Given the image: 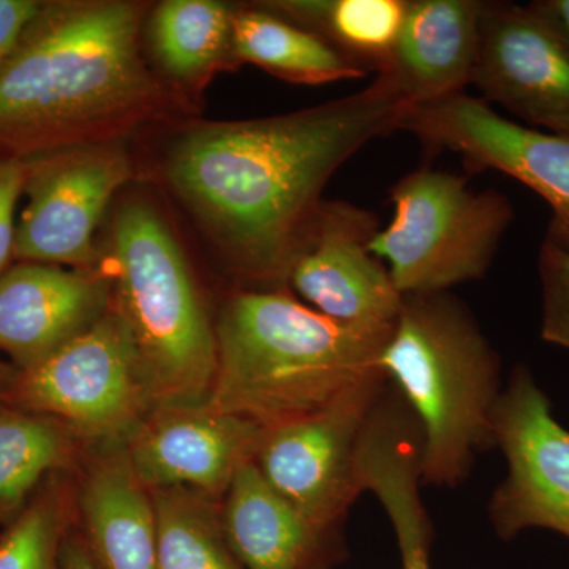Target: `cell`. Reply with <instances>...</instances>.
Returning a JSON list of instances; mask_svg holds the SVG:
<instances>
[{
	"instance_id": "1",
	"label": "cell",
	"mask_w": 569,
	"mask_h": 569,
	"mask_svg": "<svg viewBox=\"0 0 569 569\" xmlns=\"http://www.w3.org/2000/svg\"><path fill=\"white\" fill-rule=\"evenodd\" d=\"M411 104L383 74L361 91L288 114L197 122L176 134L162 174L247 288H288L332 176Z\"/></svg>"
},
{
	"instance_id": "2",
	"label": "cell",
	"mask_w": 569,
	"mask_h": 569,
	"mask_svg": "<svg viewBox=\"0 0 569 569\" xmlns=\"http://www.w3.org/2000/svg\"><path fill=\"white\" fill-rule=\"evenodd\" d=\"M146 7L40 2L0 61V157L28 160L118 140L173 99L142 56Z\"/></svg>"
},
{
	"instance_id": "3",
	"label": "cell",
	"mask_w": 569,
	"mask_h": 569,
	"mask_svg": "<svg viewBox=\"0 0 569 569\" xmlns=\"http://www.w3.org/2000/svg\"><path fill=\"white\" fill-rule=\"evenodd\" d=\"M209 406L263 430L309 417L381 376L389 328L339 323L288 288H239L216 321Z\"/></svg>"
},
{
	"instance_id": "4",
	"label": "cell",
	"mask_w": 569,
	"mask_h": 569,
	"mask_svg": "<svg viewBox=\"0 0 569 569\" xmlns=\"http://www.w3.org/2000/svg\"><path fill=\"white\" fill-rule=\"evenodd\" d=\"M422 430V482L456 488L481 449L493 447L501 391L497 351L456 296H403L380 359Z\"/></svg>"
},
{
	"instance_id": "5",
	"label": "cell",
	"mask_w": 569,
	"mask_h": 569,
	"mask_svg": "<svg viewBox=\"0 0 569 569\" xmlns=\"http://www.w3.org/2000/svg\"><path fill=\"white\" fill-rule=\"evenodd\" d=\"M103 271L111 309L129 328L156 408L209 403L216 326L173 228L149 198L119 203Z\"/></svg>"
},
{
	"instance_id": "6",
	"label": "cell",
	"mask_w": 569,
	"mask_h": 569,
	"mask_svg": "<svg viewBox=\"0 0 569 569\" xmlns=\"http://www.w3.org/2000/svg\"><path fill=\"white\" fill-rule=\"evenodd\" d=\"M391 222L370 241L403 296L443 293L489 271L515 219L507 194L471 190L467 178L433 168L403 176L389 190Z\"/></svg>"
},
{
	"instance_id": "7",
	"label": "cell",
	"mask_w": 569,
	"mask_h": 569,
	"mask_svg": "<svg viewBox=\"0 0 569 569\" xmlns=\"http://www.w3.org/2000/svg\"><path fill=\"white\" fill-rule=\"evenodd\" d=\"M9 407L61 422L89 451L126 448L156 402L129 328L111 309L39 365L20 370Z\"/></svg>"
},
{
	"instance_id": "8",
	"label": "cell",
	"mask_w": 569,
	"mask_h": 569,
	"mask_svg": "<svg viewBox=\"0 0 569 569\" xmlns=\"http://www.w3.org/2000/svg\"><path fill=\"white\" fill-rule=\"evenodd\" d=\"M14 261L96 269L97 228L133 178L126 138L84 142L28 160Z\"/></svg>"
},
{
	"instance_id": "9",
	"label": "cell",
	"mask_w": 569,
	"mask_h": 569,
	"mask_svg": "<svg viewBox=\"0 0 569 569\" xmlns=\"http://www.w3.org/2000/svg\"><path fill=\"white\" fill-rule=\"evenodd\" d=\"M385 373L369 378L309 417L263 430L253 463L269 486L320 529L337 530L361 496L356 477L359 438Z\"/></svg>"
},
{
	"instance_id": "10",
	"label": "cell",
	"mask_w": 569,
	"mask_h": 569,
	"mask_svg": "<svg viewBox=\"0 0 569 569\" xmlns=\"http://www.w3.org/2000/svg\"><path fill=\"white\" fill-rule=\"evenodd\" d=\"M399 130L432 149L462 157L473 173L493 170L529 187L549 204L546 241L569 252V137L509 121L466 92L411 107Z\"/></svg>"
},
{
	"instance_id": "11",
	"label": "cell",
	"mask_w": 569,
	"mask_h": 569,
	"mask_svg": "<svg viewBox=\"0 0 569 569\" xmlns=\"http://www.w3.org/2000/svg\"><path fill=\"white\" fill-rule=\"evenodd\" d=\"M492 438L508 467L489 503L498 537L545 529L569 539V430L527 366H516L501 391Z\"/></svg>"
},
{
	"instance_id": "12",
	"label": "cell",
	"mask_w": 569,
	"mask_h": 569,
	"mask_svg": "<svg viewBox=\"0 0 569 569\" xmlns=\"http://www.w3.org/2000/svg\"><path fill=\"white\" fill-rule=\"evenodd\" d=\"M378 230V217L369 209L325 200L309 241L288 276V290L293 288L305 305L339 323L395 326L403 295L387 264L370 252Z\"/></svg>"
},
{
	"instance_id": "13",
	"label": "cell",
	"mask_w": 569,
	"mask_h": 569,
	"mask_svg": "<svg viewBox=\"0 0 569 569\" xmlns=\"http://www.w3.org/2000/svg\"><path fill=\"white\" fill-rule=\"evenodd\" d=\"M471 84L545 132L569 137V48L531 6L485 2Z\"/></svg>"
},
{
	"instance_id": "14",
	"label": "cell",
	"mask_w": 569,
	"mask_h": 569,
	"mask_svg": "<svg viewBox=\"0 0 569 569\" xmlns=\"http://www.w3.org/2000/svg\"><path fill=\"white\" fill-rule=\"evenodd\" d=\"M263 429L204 403L156 408L127 443L149 490L189 489L223 498L239 468L253 460Z\"/></svg>"
},
{
	"instance_id": "15",
	"label": "cell",
	"mask_w": 569,
	"mask_h": 569,
	"mask_svg": "<svg viewBox=\"0 0 569 569\" xmlns=\"http://www.w3.org/2000/svg\"><path fill=\"white\" fill-rule=\"evenodd\" d=\"M110 307L103 269L17 261L0 276V353L29 369L88 331Z\"/></svg>"
},
{
	"instance_id": "16",
	"label": "cell",
	"mask_w": 569,
	"mask_h": 569,
	"mask_svg": "<svg viewBox=\"0 0 569 569\" xmlns=\"http://www.w3.org/2000/svg\"><path fill=\"white\" fill-rule=\"evenodd\" d=\"M482 0H408L383 74L411 107L466 92L473 80Z\"/></svg>"
},
{
	"instance_id": "17",
	"label": "cell",
	"mask_w": 569,
	"mask_h": 569,
	"mask_svg": "<svg viewBox=\"0 0 569 569\" xmlns=\"http://www.w3.org/2000/svg\"><path fill=\"white\" fill-rule=\"evenodd\" d=\"M222 527L244 569H328L342 557L336 530L310 522L261 477L253 460L223 497Z\"/></svg>"
},
{
	"instance_id": "18",
	"label": "cell",
	"mask_w": 569,
	"mask_h": 569,
	"mask_svg": "<svg viewBox=\"0 0 569 569\" xmlns=\"http://www.w3.org/2000/svg\"><path fill=\"white\" fill-rule=\"evenodd\" d=\"M78 508L97 569H156L152 493L134 473L127 448L91 452Z\"/></svg>"
},
{
	"instance_id": "19",
	"label": "cell",
	"mask_w": 569,
	"mask_h": 569,
	"mask_svg": "<svg viewBox=\"0 0 569 569\" xmlns=\"http://www.w3.org/2000/svg\"><path fill=\"white\" fill-rule=\"evenodd\" d=\"M234 9L217 0H164L153 7L142 39L164 84L201 91L216 71L236 67Z\"/></svg>"
},
{
	"instance_id": "20",
	"label": "cell",
	"mask_w": 569,
	"mask_h": 569,
	"mask_svg": "<svg viewBox=\"0 0 569 569\" xmlns=\"http://www.w3.org/2000/svg\"><path fill=\"white\" fill-rule=\"evenodd\" d=\"M231 51L236 67L252 63L296 84L358 80L370 71L263 2L236 7Z\"/></svg>"
},
{
	"instance_id": "21",
	"label": "cell",
	"mask_w": 569,
	"mask_h": 569,
	"mask_svg": "<svg viewBox=\"0 0 569 569\" xmlns=\"http://www.w3.org/2000/svg\"><path fill=\"white\" fill-rule=\"evenodd\" d=\"M82 449L56 419L0 408V522L17 518L48 477L78 462Z\"/></svg>"
},
{
	"instance_id": "22",
	"label": "cell",
	"mask_w": 569,
	"mask_h": 569,
	"mask_svg": "<svg viewBox=\"0 0 569 569\" xmlns=\"http://www.w3.org/2000/svg\"><path fill=\"white\" fill-rule=\"evenodd\" d=\"M323 37L348 58L380 71L395 50L408 0H277L263 2Z\"/></svg>"
},
{
	"instance_id": "23",
	"label": "cell",
	"mask_w": 569,
	"mask_h": 569,
	"mask_svg": "<svg viewBox=\"0 0 569 569\" xmlns=\"http://www.w3.org/2000/svg\"><path fill=\"white\" fill-rule=\"evenodd\" d=\"M156 569H244L228 545L213 498L189 489L152 490Z\"/></svg>"
},
{
	"instance_id": "24",
	"label": "cell",
	"mask_w": 569,
	"mask_h": 569,
	"mask_svg": "<svg viewBox=\"0 0 569 569\" xmlns=\"http://www.w3.org/2000/svg\"><path fill=\"white\" fill-rule=\"evenodd\" d=\"M69 526V490L58 479L44 481L0 535V569H62Z\"/></svg>"
},
{
	"instance_id": "25",
	"label": "cell",
	"mask_w": 569,
	"mask_h": 569,
	"mask_svg": "<svg viewBox=\"0 0 569 569\" xmlns=\"http://www.w3.org/2000/svg\"><path fill=\"white\" fill-rule=\"evenodd\" d=\"M419 485L421 475L410 463L383 467L370 481V492L387 511L395 530L402 569H432V526L419 493Z\"/></svg>"
},
{
	"instance_id": "26",
	"label": "cell",
	"mask_w": 569,
	"mask_h": 569,
	"mask_svg": "<svg viewBox=\"0 0 569 569\" xmlns=\"http://www.w3.org/2000/svg\"><path fill=\"white\" fill-rule=\"evenodd\" d=\"M538 272L542 340L569 351V252L545 239L539 249Z\"/></svg>"
},
{
	"instance_id": "27",
	"label": "cell",
	"mask_w": 569,
	"mask_h": 569,
	"mask_svg": "<svg viewBox=\"0 0 569 569\" xmlns=\"http://www.w3.org/2000/svg\"><path fill=\"white\" fill-rule=\"evenodd\" d=\"M28 163L0 157V276L13 264L18 201L24 194Z\"/></svg>"
},
{
	"instance_id": "28",
	"label": "cell",
	"mask_w": 569,
	"mask_h": 569,
	"mask_svg": "<svg viewBox=\"0 0 569 569\" xmlns=\"http://www.w3.org/2000/svg\"><path fill=\"white\" fill-rule=\"evenodd\" d=\"M37 0H0V61L39 10Z\"/></svg>"
},
{
	"instance_id": "29",
	"label": "cell",
	"mask_w": 569,
	"mask_h": 569,
	"mask_svg": "<svg viewBox=\"0 0 569 569\" xmlns=\"http://www.w3.org/2000/svg\"><path fill=\"white\" fill-rule=\"evenodd\" d=\"M539 17L549 22L569 48V0H537L530 3Z\"/></svg>"
},
{
	"instance_id": "30",
	"label": "cell",
	"mask_w": 569,
	"mask_h": 569,
	"mask_svg": "<svg viewBox=\"0 0 569 569\" xmlns=\"http://www.w3.org/2000/svg\"><path fill=\"white\" fill-rule=\"evenodd\" d=\"M62 569H97L91 553L86 548L84 539L78 535L67 533L61 550Z\"/></svg>"
},
{
	"instance_id": "31",
	"label": "cell",
	"mask_w": 569,
	"mask_h": 569,
	"mask_svg": "<svg viewBox=\"0 0 569 569\" xmlns=\"http://www.w3.org/2000/svg\"><path fill=\"white\" fill-rule=\"evenodd\" d=\"M18 369L17 366L11 365L10 361L0 356V408L9 407V396L11 388H13L14 380H17Z\"/></svg>"
}]
</instances>
